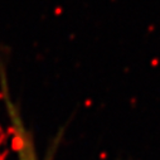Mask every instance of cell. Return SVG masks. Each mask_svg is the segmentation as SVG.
<instances>
[{
	"label": "cell",
	"mask_w": 160,
	"mask_h": 160,
	"mask_svg": "<svg viewBox=\"0 0 160 160\" xmlns=\"http://www.w3.org/2000/svg\"><path fill=\"white\" fill-rule=\"evenodd\" d=\"M4 100L7 103V110H8L9 120L12 124L10 128H12V131L14 132V145H15L18 160H41L34 139L30 131L27 129L17 107L14 106V103H12L9 95L5 93Z\"/></svg>",
	"instance_id": "cell-1"
}]
</instances>
